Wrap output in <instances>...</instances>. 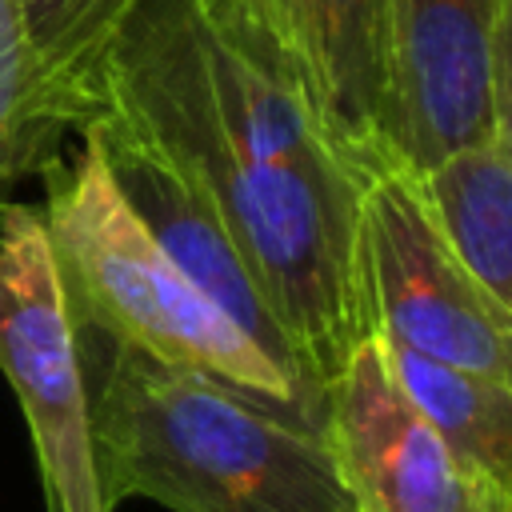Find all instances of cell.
I'll return each mask as SVG.
<instances>
[{
    "label": "cell",
    "instance_id": "cell-7",
    "mask_svg": "<svg viewBox=\"0 0 512 512\" xmlns=\"http://www.w3.org/2000/svg\"><path fill=\"white\" fill-rule=\"evenodd\" d=\"M324 444L352 512H512V488L460 460L408 404L376 332L324 384Z\"/></svg>",
    "mask_w": 512,
    "mask_h": 512
},
{
    "label": "cell",
    "instance_id": "cell-6",
    "mask_svg": "<svg viewBox=\"0 0 512 512\" xmlns=\"http://www.w3.org/2000/svg\"><path fill=\"white\" fill-rule=\"evenodd\" d=\"M360 256L380 336L440 364L512 380V312L460 268L396 164H380L364 184Z\"/></svg>",
    "mask_w": 512,
    "mask_h": 512
},
{
    "label": "cell",
    "instance_id": "cell-9",
    "mask_svg": "<svg viewBox=\"0 0 512 512\" xmlns=\"http://www.w3.org/2000/svg\"><path fill=\"white\" fill-rule=\"evenodd\" d=\"M268 16L300 56L332 136L364 164L380 168V0H268Z\"/></svg>",
    "mask_w": 512,
    "mask_h": 512
},
{
    "label": "cell",
    "instance_id": "cell-12",
    "mask_svg": "<svg viewBox=\"0 0 512 512\" xmlns=\"http://www.w3.org/2000/svg\"><path fill=\"white\" fill-rule=\"evenodd\" d=\"M384 364L428 428L472 468L512 488V380L440 364L392 336H380Z\"/></svg>",
    "mask_w": 512,
    "mask_h": 512
},
{
    "label": "cell",
    "instance_id": "cell-3",
    "mask_svg": "<svg viewBox=\"0 0 512 512\" xmlns=\"http://www.w3.org/2000/svg\"><path fill=\"white\" fill-rule=\"evenodd\" d=\"M44 232L68 320L164 364L204 372L232 392L324 432V392L272 364L148 236L116 192L100 148L80 132L76 156L44 172Z\"/></svg>",
    "mask_w": 512,
    "mask_h": 512
},
{
    "label": "cell",
    "instance_id": "cell-1",
    "mask_svg": "<svg viewBox=\"0 0 512 512\" xmlns=\"http://www.w3.org/2000/svg\"><path fill=\"white\" fill-rule=\"evenodd\" d=\"M100 108L120 112L208 204L256 268L308 376L324 388L348 352L376 332L360 204L252 160L228 136L188 0H140L104 60Z\"/></svg>",
    "mask_w": 512,
    "mask_h": 512
},
{
    "label": "cell",
    "instance_id": "cell-2",
    "mask_svg": "<svg viewBox=\"0 0 512 512\" xmlns=\"http://www.w3.org/2000/svg\"><path fill=\"white\" fill-rule=\"evenodd\" d=\"M72 332L104 512H352L324 432L96 328Z\"/></svg>",
    "mask_w": 512,
    "mask_h": 512
},
{
    "label": "cell",
    "instance_id": "cell-10",
    "mask_svg": "<svg viewBox=\"0 0 512 512\" xmlns=\"http://www.w3.org/2000/svg\"><path fill=\"white\" fill-rule=\"evenodd\" d=\"M404 176L460 268L512 312V128Z\"/></svg>",
    "mask_w": 512,
    "mask_h": 512
},
{
    "label": "cell",
    "instance_id": "cell-13",
    "mask_svg": "<svg viewBox=\"0 0 512 512\" xmlns=\"http://www.w3.org/2000/svg\"><path fill=\"white\" fill-rule=\"evenodd\" d=\"M56 156H64V140L44 124L32 92L20 0H0V200L20 180L40 176Z\"/></svg>",
    "mask_w": 512,
    "mask_h": 512
},
{
    "label": "cell",
    "instance_id": "cell-11",
    "mask_svg": "<svg viewBox=\"0 0 512 512\" xmlns=\"http://www.w3.org/2000/svg\"><path fill=\"white\" fill-rule=\"evenodd\" d=\"M140 0H20V36L44 124L64 140L100 108L104 60Z\"/></svg>",
    "mask_w": 512,
    "mask_h": 512
},
{
    "label": "cell",
    "instance_id": "cell-14",
    "mask_svg": "<svg viewBox=\"0 0 512 512\" xmlns=\"http://www.w3.org/2000/svg\"><path fill=\"white\" fill-rule=\"evenodd\" d=\"M260 4H264V8H268V0H260Z\"/></svg>",
    "mask_w": 512,
    "mask_h": 512
},
{
    "label": "cell",
    "instance_id": "cell-8",
    "mask_svg": "<svg viewBox=\"0 0 512 512\" xmlns=\"http://www.w3.org/2000/svg\"><path fill=\"white\" fill-rule=\"evenodd\" d=\"M80 132L92 136V144L100 148V160H104L116 192L140 216V224L160 244V252L272 364H280L288 376L304 380L308 388L324 392L308 376L296 344L288 340V332H284V324H280V316H276V308H272V300H268L256 268L244 260V252L220 228V220L208 212V204L164 164V156L120 112H112V108H100Z\"/></svg>",
    "mask_w": 512,
    "mask_h": 512
},
{
    "label": "cell",
    "instance_id": "cell-4",
    "mask_svg": "<svg viewBox=\"0 0 512 512\" xmlns=\"http://www.w3.org/2000/svg\"><path fill=\"white\" fill-rule=\"evenodd\" d=\"M380 152L404 172L512 128V0H380Z\"/></svg>",
    "mask_w": 512,
    "mask_h": 512
},
{
    "label": "cell",
    "instance_id": "cell-5",
    "mask_svg": "<svg viewBox=\"0 0 512 512\" xmlns=\"http://www.w3.org/2000/svg\"><path fill=\"white\" fill-rule=\"evenodd\" d=\"M0 372L20 400L48 512H104L76 332L44 216L20 200H0Z\"/></svg>",
    "mask_w": 512,
    "mask_h": 512
}]
</instances>
